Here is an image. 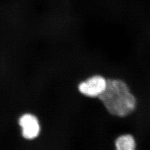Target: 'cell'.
<instances>
[{"instance_id": "cell-1", "label": "cell", "mask_w": 150, "mask_h": 150, "mask_svg": "<svg viewBox=\"0 0 150 150\" xmlns=\"http://www.w3.org/2000/svg\"><path fill=\"white\" fill-rule=\"evenodd\" d=\"M109 113L124 117L133 112L137 100L128 85L120 79H108L105 90L98 97Z\"/></svg>"}, {"instance_id": "cell-2", "label": "cell", "mask_w": 150, "mask_h": 150, "mask_svg": "<svg viewBox=\"0 0 150 150\" xmlns=\"http://www.w3.org/2000/svg\"><path fill=\"white\" fill-rule=\"evenodd\" d=\"M107 80L100 75H94L81 82L78 89L81 94L89 97H98L106 89Z\"/></svg>"}, {"instance_id": "cell-3", "label": "cell", "mask_w": 150, "mask_h": 150, "mask_svg": "<svg viewBox=\"0 0 150 150\" xmlns=\"http://www.w3.org/2000/svg\"><path fill=\"white\" fill-rule=\"evenodd\" d=\"M23 137L27 139H33L38 137L40 133V125L38 118L32 114L22 115L19 120Z\"/></svg>"}, {"instance_id": "cell-4", "label": "cell", "mask_w": 150, "mask_h": 150, "mask_svg": "<svg viewBox=\"0 0 150 150\" xmlns=\"http://www.w3.org/2000/svg\"><path fill=\"white\" fill-rule=\"evenodd\" d=\"M115 146L117 150H134L136 147V143L133 136L125 134L119 136L116 139Z\"/></svg>"}]
</instances>
